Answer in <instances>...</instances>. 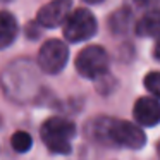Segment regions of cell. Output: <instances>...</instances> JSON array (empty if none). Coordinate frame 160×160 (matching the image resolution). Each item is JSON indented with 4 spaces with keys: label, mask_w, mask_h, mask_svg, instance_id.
<instances>
[{
    "label": "cell",
    "mask_w": 160,
    "mask_h": 160,
    "mask_svg": "<svg viewBox=\"0 0 160 160\" xmlns=\"http://www.w3.org/2000/svg\"><path fill=\"white\" fill-rule=\"evenodd\" d=\"M138 5H141V7H148V5H153V4H157L158 0H134Z\"/></svg>",
    "instance_id": "7c38bea8"
},
{
    "label": "cell",
    "mask_w": 160,
    "mask_h": 160,
    "mask_svg": "<svg viewBox=\"0 0 160 160\" xmlns=\"http://www.w3.org/2000/svg\"><path fill=\"white\" fill-rule=\"evenodd\" d=\"M145 86L153 98L160 100V72H150L145 76Z\"/></svg>",
    "instance_id": "8fae6325"
},
{
    "label": "cell",
    "mask_w": 160,
    "mask_h": 160,
    "mask_svg": "<svg viewBox=\"0 0 160 160\" xmlns=\"http://www.w3.org/2000/svg\"><path fill=\"white\" fill-rule=\"evenodd\" d=\"M136 33L139 36H153L160 40V11H150L136 24Z\"/></svg>",
    "instance_id": "9c48e42d"
},
{
    "label": "cell",
    "mask_w": 160,
    "mask_h": 160,
    "mask_svg": "<svg viewBox=\"0 0 160 160\" xmlns=\"http://www.w3.org/2000/svg\"><path fill=\"white\" fill-rule=\"evenodd\" d=\"M76 69L83 78L97 79L103 76L108 69V53L98 45H90L83 48L76 57Z\"/></svg>",
    "instance_id": "277c9868"
},
{
    "label": "cell",
    "mask_w": 160,
    "mask_h": 160,
    "mask_svg": "<svg viewBox=\"0 0 160 160\" xmlns=\"http://www.w3.org/2000/svg\"><path fill=\"white\" fill-rule=\"evenodd\" d=\"M69 59L67 45L60 40H48L38 52V67L47 74H57L66 67Z\"/></svg>",
    "instance_id": "5b68a950"
},
{
    "label": "cell",
    "mask_w": 160,
    "mask_h": 160,
    "mask_svg": "<svg viewBox=\"0 0 160 160\" xmlns=\"http://www.w3.org/2000/svg\"><path fill=\"white\" fill-rule=\"evenodd\" d=\"M95 33H97V19L88 9L72 11L64 22V36L71 43L90 40Z\"/></svg>",
    "instance_id": "3957f363"
},
{
    "label": "cell",
    "mask_w": 160,
    "mask_h": 160,
    "mask_svg": "<svg viewBox=\"0 0 160 160\" xmlns=\"http://www.w3.org/2000/svg\"><path fill=\"white\" fill-rule=\"evenodd\" d=\"M5 2H9V0H5Z\"/></svg>",
    "instance_id": "2e32d148"
},
{
    "label": "cell",
    "mask_w": 160,
    "mask_h": 160,
    "mask_svg": "<svg viewBox=\"0 0 160 160\" xmlns=\"http://www.w3.org/2000/svg\"><path fill=\"white\" fill-rule=\"evenodd\" d=\"M19 31L18 19L11 12L2 11L0 12V48H7L16 40Z\"/></svg>",
    "instance_id": "ba28073f"
},
{
    "label": "cell",
    "mask_w": 160,
    "mask_h": 160,
    "mask_svg": "<svg viewBox=\"0 0 160 160\" xmlns=\"http://www.w3.org/2000/svg\"><path fill=\"white\" fill-rule=\"evenodd\" d=\"M11 143H12V148H14L16 152L24 153V152H28V150L31 148V136H29L28 132H24V131H18V132L12 134Z\"/></svg>",
    "instance_id": "30bf717a"
},
{
    "label": "cell",
    "mask_w": 160,
    "mask_h": 160,
    "mask_svg": "<svg viewBox=\"0 0 160 160\" xmlns=\"http://www.w3.org/2000/svg\"><path fill=\"white\" fill-rule=\"evenodd\" d=\"M40 134L50 152L66 155L71 152V139L76 134V126L64 117H50L43 122Z\"/></svg>",
    "instance_id": "7a4b0ae2"
},
{
    "label": "cell",
    "mask_w": 160,
    "mask_h": 160,
    "mask_svg": "<svg viewBox=\"0 0 160 160\" xmlns=\"http://www.w3.org/2000/svg\"><path fill=\"white\" fill-rule=\"evenodd\" d=\"M84 2H88V4H100L103 0H84Z\"/></svg>",
    "instance_id": "5bb4252c"
},
{
    "label": "cell",
    "mask_w": 160,
    "mask_h": 160,
    "mask_svg": "<svg viewBox=\"0 0 160 160\" xmlns=\"http://www.w3.org/2000/svg\"><path fill=\"white\" fill-rule=\"evenodd\" d=\"M88 132L95 141L105 146L139 150L145 146L146 136L139 126L115 117H97L88 124Z\"/></svg>",
    "instance_id": "6da1fadb"
},
{
    "label": "cell",
    "mask_w": 160,
    "mask_h": 160,
    "mask_svg": "<svg viewBox=\"0 0 160 160\" xmlns=\"http://www.w3.org/2000/svg\"><path fill=\"white\" fill-rule=\"evenodd\" d=\"M155 59L160 60V40L157 42V45H155Z\"/></svg>",
    "instance_id": "4fadbf2b"
},
{
    "label": "cell",
    "mask_w": 160,
    "mask_h": 160,
    "mask_svg": "<svg viewBox=\"0 0 160 160\" xmlns=\"http://www.w3.org/2000/svg\"><path fill=\"white\" fill-rule=\"evenodd\" d=\"M134 119L139 126H155L160 122V100L153 97H141L134 103Z\"/></svg>",
    "instance_id": "52a82bcc"
},
{
    "label": "cell",
    "mask_w": 160,
    "mask_h": 160,
    "mask_svg": "<svg viewBox=\"0 0 160 160\" xmlns=\"http://www.w3.org/2000/svg\"><path fill=\"white\" fill-rule=\"evenodd\" d=\"M157 152H158V155H160V141H158V145H157Z\"/></svg>",
    "instance_id": "9a60e30c"
},
{
    "label": "cell",
    "mask_w": 160,
    "mask_h": 160,
    "mask_svg": "<svg viewBox=\"0 0 160 160\" xmlns=\"http://www.w3.org/2000/svg\"><path fill=\"white\" fill-rule=\"evenodd\" d=\"M72 0H50L36 14V24L43 28H57L64 24L72 11Z\"/></svg>",
    "instance_id": "8992f818"
}]
</instances>
